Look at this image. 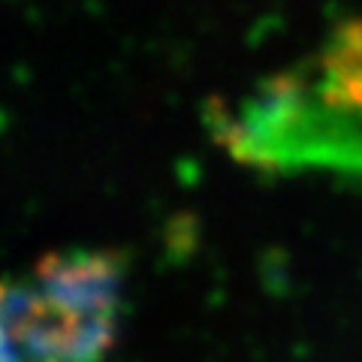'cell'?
Returning a JSON list of instances; mask_svg holds the SVG:
<instances>
[{
    "mask_svg": "<svg viewBox=\"0 0 362 362\" xmlns=\"http://www.w3.org/2000/svg\"><path fill=\"white\" fill-rule=\"evenodd\" d=\"M326 78L341 106L362 112V25L341 28L326 58Z\"/></svg>",
    "mask_w": 362,
    "mask_h": 362,
    "instance_id": "cell-2",
    "label": "cell"
},
{
    "mask_svg": "<svg viewBox=\"0 0 362 362\" xmlns=\"http://www.w3.org/2000/svg\"><path fill=\"white\" fill-rule=\"evenodd\" d=\"M124 266L109 251L52 254L6 287L4 362H100L115 341Z\"/></svg>",
    "mask_w": 362,
    "mask_h": 362,
    "instance_id": "cell-1",
    "label": "cell"
}]
</instances>
